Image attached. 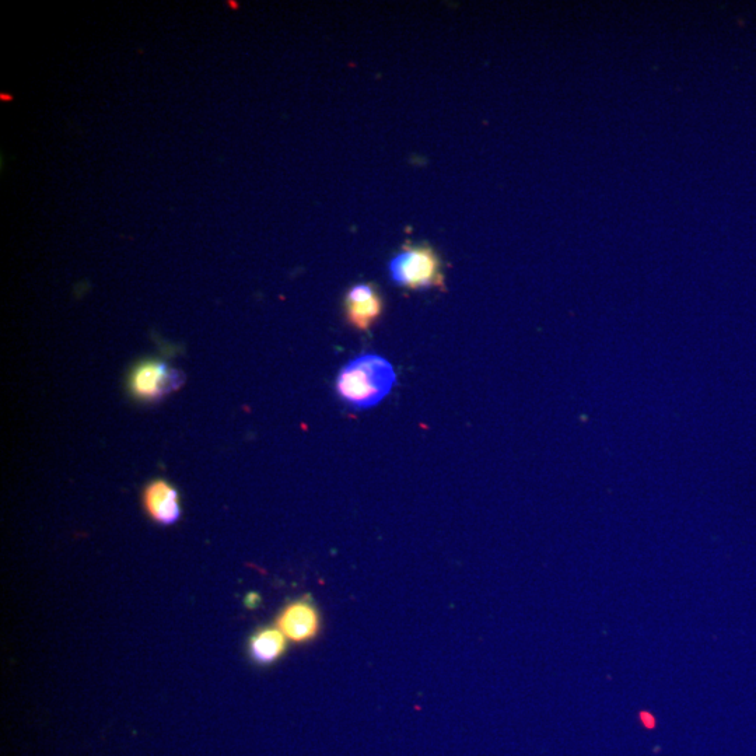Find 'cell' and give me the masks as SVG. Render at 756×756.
Instances as JSON below:
<instances>
[{"mask_svg":"<svg viewBox=\"0 0 756 756\" xmlns=\"http://www.w3.org/2000/svg\"><path fill=\"white\" fill-rule=\"evenodd\" d=\"M395 385L397 373L392 364L376 353H366L342 367L335 390L350 408L370 409L387 398Z\"/></svg>","mask_w":756,"mask_h":756,"instance_id":"6da1fadb","label":"cell"},{"mask_svg":"<svg viewBox=\"0 0 756 756\" xmlns=\"http://www.w3.org/2000/svg\"><path fill=\"white\" fill-rule=\"evenodd\" d=\"M395 285L411 290L444 286L443 264L429 245H411L398 252L388 264Z\"/></svg>","mask_w":756,"mask_h":756,"instance_id":"7a4b0ae2","label":"cell"},{"mask_svg":"<svg viewBox=\"0 0 756 756\" xmlns=\"http://www.w3.org/2000/svg\"><path fill=\"white\" fill-rule=\"evenodd\" d=\"M180 370L161 360H143L131 370L128 387L133 398L139 401H159L184 384Z\"/></svg>","mask_w":756,"mask_h":756,"instance_id":"3957f363","label":"cell"},{"mask_svg":"<svg viewBox=\"0 0 756 756\" xmlns=\"http://www.w3.org/2000/svg\"><path fill=\"white\" fill-rule=\"evenodd\" d=\"M275 626L290 642L306 644L320 635V611L310 597L300 598L280 609Z\"/></svg>","mask_w":756,"mask_h":756,"instance_id":"277c9868","label":"cell"},{"mask_svg":"<svg viewBox=\"0 0 756 756\" xmlns=\"http://www.w3.org/2000/svg\"><path fill=\"white\" fill-rule=\"evenodd\" d=\"M384 310L383 297L370 283H357L345 296V317L353 328L369 331Z\"/></svg>","mask_w":756,"mask_h":756,"instance_id":"5b68a950","label":"cell"},{"mask_svg":"<svg viewBox=\"0 0 756 756\" xmlns=\"http://www.w3.org/2000/svg\"><path fill=\"white\" fill-rule=\"evenodd\" d=\"M142 506L153 523L174 525L180 521V493L164 479H154L147 483L142 492Z\"/></svg>","mask_w":756,"mask_h":756,"instance_id":"8992f818","label":"cell"},{"mask_svg":"<svg viewBox=\"0 0 756 756\" xmlns=\"http://www.w3.org/2000/svg\"><path fill=\"white\" fill-rule=\"evenodd\" d=\"M287 639L276 626H265L252 633L248 640V654L261 667L275 664L285 656Z\"/></svg>","mask_w":756,"mask_h":756,"instance_id":"52a82bcc","label":"cell"},{"mask_svg":"<svg viewBox=\"0 0 756 756\" xmlns=\"http://www.w3.org/2000/svg\"><path fill=\"white\" fill-rule=\"evenodd\" d=\"M259 604H261V597H259L258 593H248L245 595L244 605L248 609L258 608Z\"/></svg>","mask_w":756,"mask_h":756,"instance_id":"ba28073f","label":"cell"},{"mask_svg":"<svg viewBox=\"0 0 756 756\" xmlns=\"http://www.w3.org/2000/svg\"><path fill=\"white\" fill-rule=\"evenodd\" d=\"M642 720H644V726H646L647 728L654 727V719L651 714H643Z\"/></svg>","mask_w":756,"mask_h":756,"instance_id":"9c48e42d","label":"cell"}]
</instances>
